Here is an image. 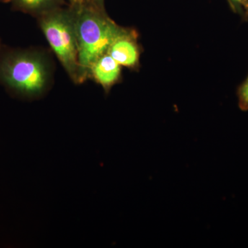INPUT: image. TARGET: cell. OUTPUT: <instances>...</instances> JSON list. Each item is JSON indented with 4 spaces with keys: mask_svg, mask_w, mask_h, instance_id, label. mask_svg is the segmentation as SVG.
I'll return each mask as SVG.
<instances>
[{
    "mask_svg": "<svg viewBox=\"0 0 248 248\" xmlns=\"http://www.w3.org/2000/svg\"><path fill=\"white\" fill-rule=\"evenodd\" d=\"M70 6L73 10L78 42L80 84L90 79L93 63L108 53L112 42L125 29L111 20L104 8L89 0Z\"/></svg>",
    "mask_w": 248,
    "mask_h": 248,
    "instance_id": "cell-1",
    "label": "cell"
},
{
    "mask_svg": "<svg viewBox=\"0 0 248 248\" xmlns=\"http://www.w3.org/2000/svg\"><path fill=\"white\" fill-rule=\"evenodd\" d=\"M0 78L23 95L38 99L48 92L53 71L48 58L36 50L10 55L0 64Z\"/></svg>",
    "mask_w": 248,
    "mask_h": 248,
    "instance_id": "cell-2",
    "label": "cell"
},
{
    "mask_svg": "<svg viewBox=\"0 0 248 248\" xmlns=\"http://www.w3.org/2000/svg\"><path fill=\"white\" fill-rule=\"evenodd\" d=\"M37 18L47 42L67 74L73 82L79 84L78 42L71 6H62Z\"/></svg>",
    "mask_w": 248,
    "mask_h": 248,
    "instance_id": "cell-3",
    "label": "cell"
},
{
    "mask_svg": "<svg viewBox=\"0 0 248 248\" xmlns=\"http://www.w3.org/2000/svg\"><path fill=\"white\" fill-rule=\"evenodd\" d=\"M107 53L122 66L132 68L136 66L140 52L133 32L125 29L112 42Z\"/></svg>",
    "mask_w": 248,
    "mask_h": 248,
    "instance_id": "cell-4",
    "label": "cell"
},
{
    "mask_svg": "<svg viewBox=\"0 0 248 248\" xmlns=\"http://www.w3.org/2000/svg\"><path fill=\"white\" fill-rule=\"evenodd\" d=\"M121 66L108 53L104 54L93 63L90 71V79H94L106 91H108L120 79Z\"/></svg>",
    "mask_w": 248,
    "mask_h": 248,
    "instance_id": "cell-5",
    "label": "cell"
},
{
    "mask_svg": "<svg viewBox=\"0 0 248 248\" xmlns=\"http://www.w3.org/2000/svg\"><path fill=\"white\" fill-rule=\"evenodd\" d=\"M16 9L38 17L62 7L64 0H11Z\"/></svg>",
    "mask_w": 248,
    "mask_h": 248,
    "instance_id": "cell-6",
    "label": "cell"
},
{
    "mask_svg": "<svg viewBox=\"0 0 248 248\" xmlns=\"http://www.w3.org/2000/svg\"><path fill=\"white\" fill-rule=\"evenodd\" d=\"M239 106L244 111L248 110V77L238 90Z\"/></svg>",
    "mask_w": 248,
    "mask_h": 248,
    "instance_id": "cell-7",
    "label": "cell"
},
{
    "mask_svg": "<svg viewBox=\"0 0 248 248\" xmlns=\"http://www.w3.org/2000/svg\"><path fill=\"white\" fill-rule=\"evenodd\" d=\"M230 1H231L232 5L233 8L234 9L237 10V11L242 9L244 6L246 8H247L248 6L246 5L245 0H230Z\"/></svg>",
    "mask_w": 248,
    "mask_h": 248,
    "instance_id": "cell-8",
    "label": "cell"
},
{
    "mask_svg": "<svg viewBox=\"0 0 248 248\" xmlns=\"http://www.w3.org/2000/svg\"><path fill=\"white\" fill-rule=\"evenodd\" d=\"M89 1H91L94 4L97 5L99 7L104 8V0H89Z\"/></svg>",
    "mask_w": 248,
    "mask_h": 248,
    "instance_id": "cell-9",
    "label": "cell"
},
{
    "mask_svg": "<svg viewBox=\"0 0 248 248\" xmlns=\"http://www.w3.org/2000/svg\"><path fill=\"white\" fill-rule=\"evenodd\" d=\"M70 2V4H77V3L82 2L86 0H68Z\"/></svg>",
    "mask_w": 248,
    "mask_h": 248,
    "instance_id": "cell-10",
    "label": "cell"
},
{
    "mask_svg": "<svg viewBox=\"0 0 248 248\" xmlns=\"http://www.w3.org/2000/svg\"><path fill=\"white\" fill-rule=\"evenodd\" d=\"M6 1V0H0V1Z\"/></svg>",
    "mask_w": 248,
    "mask_h": 248,
    "instance_id": "cell-11",
    "label": "cell"
}]
</instances>
